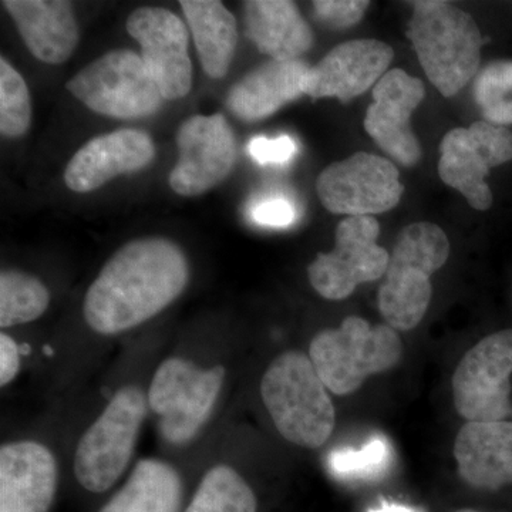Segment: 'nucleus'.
I'll list each match as a JSON object with an SVG mask.
<instances>
[{
  "instance_id": "obj_20",
  "label": "nucleus",
  "mask_w": 512,
  "mask_h": 512,
  "mask_svg": "<svg viewBox=\"0 0 512 512\" xmlns=\"http://www.w3.org/2000/svg\"><path fill=\"white\" fill-rule=\"evenodd\" d=\"M29 52L46 64H63L79 45L80 30L72 3L66 0H5Z\"/></svg>"
},
{
  "instance_id": "obj_24",
  "label": "nucleus",
  "mask_w": 512,
  "mask_h": 512,
  "mask_svg": "<svg viewBox=\"0 0 512 512\" xmlns=\"http://www.w3.org/2000/svg\"><path fill=\"white\" fill-rule=\"evenodd\" d=\"M183 493V480L171 464L144 458L99 512H181Z\"/></svg>"
},
{
  "instance_id": "obj_17",
  "label": "nucleus",
  "mask_w": 512,
  "mask_h": 512,
  "mask_svg": "<svg viewBox=\"0 0 512 512\" xmlns=\"http://www.w3.org/2000/svg\"><path fill=\"white\" fill-rule=\"evenodd\" d=\"M59 470L52 451L37 441H12L0 448V512H49Z\"/></svg>"
},
{
  "instance_id": "obj_19",
  "label": "nucleus",
  "mask_w": 512,
  "mask_h": 512,
  "mask_svg": "<svg viewBox=\"0 0 512 512\" xmlns=\"http://www.w3.org/2000/svg\"><path fill=\"white\" fill-rule=\"evenodd\" d=\"M461 480L478 491L512 485V421H467L454 443Z\"/></svg>"
},
{
  "instance_id": "obj_6",
  "label": "nucleus",
  "mask_w": 512,
  "mask_h": 512,
  "mask_svg": "<svg viewBox=\"0 0 512 512\" xmlns=\"http://www.w3.org/2000/svg\"><path fill=\"white\" fill-rule=\"evenodd\" d=\"M147 394L134 384L121 387L74 453V476L84 490L101 494L123 476L148 413Z\"/></svg>"
},
{
  "instance_id": "obj_35",
  "label": "nucleus",
  "mask_w": 512,
  "mask_h": 512,
  "mask_svg": "<svg viewBox=\"0 0 512 512\" xmlns=\"http://www.w3.org/2000/svg\"><path fill=\"white\" fill-rule=\"evenodd\" d=\"M454 512H483L480 510H476V508H460V510Z\"/></svg>"
},
{
  "instance_id": "obj_23",
  "label": "nucleus",
  "mask_w": 512,
  "mask_h": 512,
  "mask_svg": "<svg viewBox=\"0 0 512 512\" xmlns=\"http://www.w3.org/2000/svg\"><path fill=\"white\" fill-rule=\"evenodd\" d=\"M180 6L194 37L202 70L211 79H222L237 50V20L218 0H181Z\"/></svg>"
},
{
  "instance_id": "obj_8",
  "label": "nucleus",
  "mask_w": 512,
  "mask_h": 512,
  "mask_svg": "<svg viewBox=\"0 0 512 512\" xmlns=\"http://www.w3.org/2000/svg\"><path fill=\"white\" fill-rule=\"evenodd\" d=\"M222 366L200 367L183 357H168L151 380L148 407L160 417V433L168 444L190 443L207 420L224 386Z\"/></svg>"
},
{
  "instance_id": "obj_30",
  "label": "nucleus",
  "mask_w": 512,
  "mask_h": 512,
  "mask_svg": "<svg viewBox=\"0 0 512 512\" xmlns=\"http://www.w3.org/2000/svg\"><path fill=\"white\" fill-rule=\"evenodd\" d=\"M369 6L367 0H318L313 2V13L330 28L346 29L359 23Z\"/></svg>"
},
{
  "instance_id": "obj_1",
  "label": "nucleus",
  "mask_w": 512,
  "mask_h": 512,
  "mask_svg": "<svg viewBox=\"0 0 512 512\" xmlns=\"http://www.w3.org/2000/svg\"><path fill=\"white\" fill-rule=\"evenodd\" d=\"M188 281L187 256L175 242L134 239L111 255L90 285L84 319L100 335L137 328L180 298Z\"/></svg>"
},
{
  "instance_id": "obj_16",
  "label": "nucleus",
  "mask_w": 512,
  "mask_h": 512,
  "mask_svg": "<svg viewBox=\"0 0 512 512\" xmlns=\"http://www.w3.org/2000/svg\"><path fill=\"white\" fill-rule=\"evenodd\" d=\"M392 47L376 39H356L330 50L305 77L303 92L312 100L355 99L375 87L392 63Z\"/></svg>"
},
{
  "instance_id": "obj_33",
  "label": "nucleus",
  "mask_w": 512,
  "mask_h": 512,
  "mask_svg": "<svg viewBox=\"0 0 512 512\" xmlns=\"http://www.w3.org/2000/svg\"><path fill=\"white\" fill-rule=\"evenodd\" d=\"M20 370V350L18 343L9 335H0V386L13 382Z\"/></svg>"
},
{
  "instance_id": "obj_21",
  "label": "nucleus",
  "mask_w": 512,
  "mask_h": 512,
  "mask_svg": "<svg viewBox=\"0 0 512 512\" xmlns=\"http://www.w3.org/2000/svg\"><path fill=\"white\" fill-rule=\"evenodd\" d=\"M311 70L302 60H268L245 74L231 87L227 106L242 121H261L299 99L305 77Z\"/></svg>"
},
{
  "instance_id": "obj_27",
  "label": "nucleus",
  "mask_w": 512,
  "mask_h": 512,
  "mask_svg": "<svg viewBox=\"0 0 512 512\" xmlns=\"http://www.w3.org/2000/svg\"><path fill=\"white\" fill-rule=\"evenodd\" d=\"M474 100L485 121L497 126L512 124V62L487 64L474 82Z\"/></svg>"
},
{
  "instance_id": "obj_9",
  "label": "nucleus",
  "mask_w": 512,
  "mask_h": 512,
  "mask_svg": "<svg viewBox=\"0 0 512 512\" xmlns=\"http://www.w3.org/2000/svg\"><path fill=\"white\" fill-rule=\"evenodd\" d=\"M512 329L493 333L468 350L454 372L453 400L467 421L507 420L512 414Z\"/></svg>"
},
{
  "instance_id": "obj_34",
  "label": "nucleus",
  "mask_w": 512,
  "mask_h": 512,
  "mask_svg": "<svg viewBox=\"0 0 512 512\" xmlns=\"http://www.w3.org/2000/svg\"><path fill=\"white\" fill-rule=\"evenodd\" d=\"M370 512H417V511L412 510V508H409V507H402V505L383 504L382 507L377 508V510H372Z\"/></svg>"
},
{
  "instance_id": "obj_12",
  "label": "nucleus",
  "mask_w": 512,
  "mask_h": 512,
  "mask_svg": "<svg viewBox=\"0 0 512 512\" xmlns=\"http://www.w3.org/2000/svg\"><path fill=\"white\" fill-rule=\"evenodd\" d=\"M316 191L332 214L373 217L396 207L404 187L399 170L389 160L356 153L326 167L316 181Z\"/></svg>"
},
{
  "instance_id": "obj_10",
  "label": "nucleus",
  "mask_w": 512,
  "mask_h": 512,
  "mask_svg": "<svg viewBox=\"0 0 512 512\" xmlns=\"http://www.w3.org/2000/svg\"><path fill=\"white\" fill-rule=\"evenodd\" d=\"M441 180L464 195L478 211L490 210L493 192L485 183L491 168L512 160V131L480 120L448 131L441 141Z\"/></svg>"
},
{
  "instance_id": "obj_2",
  "label": "nucleus",
  "mask_w": 512,
  "mask_h": 512,
  "mask_svg": "<svg viewBox=\"0 0 512 512\" xmlns=\"http://www.w3.org/2000/svg\"><path fill=\"white\" fill-rule=\"evenodd\" d=\"M261 396L276 430L299 447L319 448L332 436L336 413L311 357L288 350L261 380Z\"/></svg>"
},
{
  "instance_id": "obj_22",
  "label": "nucleus",
  "mask_w": 512,
  "mask_h": 512,
  "mask_svg": "<svg viewBox=\"0 0 512 512\" xmlns=\"http://www.w3.org/2000/svg\"><path fill=\"white\" fill-rule=\"evenodd\" d=\"M244 20L249 40L271 60H298L315 40L311 26L289 0H248Z\"/></svg>"
},
{
  "instance_id": "obj_14",
  "label": "nucleus",
  "mask_w": 512,
  "mask_h": 512,
  "mask_svg": "<svg viewBox=\"0 0 512 512\" xmlns=\"http://www.w3.org/2000/svg\"><path fill=\"white\" fill-rule=\"evenodd\" d=\"M127 32L141 46L143 62L164 100L187 96L192 86V63L183 20L171 10L146 6L128 16Z\"/></svg>"
},
{
  "instance_id": "obj_5",
  "label": "nucleus",
  "mask_w": 512,
  "mask_h": 512,
  "mask_svg": "<svg viewBox=\"0 0 512 512\" xmlns=\"http://www.w3.org/2000/svg\"><path fill=\"white\" fill-rule=\"evenodd\" d=\"M403 355V342L389 325L372 326L348 316L338 329H325L309 348L313 366L330 393H355L367 377L392 369Z\"/></svg>"
},
{
  "instance_id": "obj_25",
  "label": "nucleus",
  "mask_w": 512,
  "mask_h": 512,
  "mask_svg": "<svg viewBox=\"0 0 512 512\" xmlns=\"http://www.w3.org/2000/svg\"><path fill=\"white\" fill-rule=\"evenodd\" d=\"M258 498L244 477L227 464L210 468L184 512H258Z\"/></svg>"
},
{
  "instance_id": "obj_7",
  "label": "nucleus",
  "mask_w": 512,
  "mask_h": 512,
  "mask_svg": "<svg viewBox=\"0 0 512 512\" xmlns=\"http://www.w3.org/2000/svg\"><path fill=\"white\" fill-rule=\"evenodd\" d=\"M66 89L87 109L119 120L153 116L164 101L143 57L126 49L111 50L93 60L74 74Z\"/></svg>"
},
{
  "instance_id": "obj_15",
  "label": "nucleus",
  "mask_w": 512,
  "mask_h": 512,
  "mask_svg": "<svg viewBox=\"0 0 512 512\" xmlns=\"http://www.w3.org/2000/svg\"><path fill=\"white\" fill-rule=\"evenodd\" d=\"M372 94L365 117L367 134L397 163L413 167L420 161L421 147L410 120L426 96L424 83L394 69L384 74Z\"/></svg>"
},
{
  "instance_id": "obj_32",
  "label": "nucleus",
  "mask_w": 512,
  "mask_h": 512,
  "mask_svg": "<svg viewBox=\"0 0 512 512\" xmlns=\"http://www.w3.org/2000/svg\"><path fill=\"white\" fill-rule=\"evenodd\" d=\"M248 153L261 165H284L291 163L298 153V146L286 134L276 138L255 137L249 141Z\"/></svg>"
},
{
  "instance_id": "obj_3",
  "label": "nucleus",
  "mask_w": 512,
  "mask_h": 512,
  "mask_svg": "<svg viewBox=\"0 0 512 512\" xmlns=\"http://www.w3.org/2000/svg\"><path fill=\"white\" fill-rule=\"evenodd\" d=\"M407 36L421 67L444 97L456 96L477 76L483 36L464 10L440 0L413 2Z\"/></svg>"
},
{
  "instance_id": "obj_28",
  "label": "nucleus",
  "mask_w": 512,
  "mask_h": 512,
  "mask_svg": "<svg viewBox=\"0 0 512 512\" xmlns=\"http://www.w3.org/2000/svg\"><path fill=\"white\" fill-rule=\"evenodd\" d=\"M32 123L28 84L22 74L0 59V133L9 138L25 136Z\"/></svg>"
},
{
  "instance_id": "obj_13",
  "label": "nucleus",
  "mask_w": 512,
  "mask_h": 512,
  "mask_svg": "<svg viewBox=\"0 0 512 512\" xmlns=\"http://www.w3.org/2000/svg\"><path fill=\"white\" fill-rule=\"evenodd\" d=\"M177 148L168 183L183 197H197L220 185L237 160L234 131L221 113L188 117L178 128Z\"/></svg>"
},
{
  "instance_id": "obj_4",
  "label": "nucleus",
  "mask_w": 512,
  "mask_h": 512,
  "mask_svg": "<svg viewBox=\"0 0 512 512\" xmlns=\"http://www.w3.org/2000/svg\"><path fill=\"white\" fill-rule=\"evenodd\" d=\"M450 241L431 222H416L397 238L380 286L379 311L387 325L407 332L420 325L431 301V275L446 265Z\"/></svg>"
},
{
  "instance_id": "obj_26",
  "label": "nucleus",
  "mask_w": 512,
  "mask_h": 512,
  "mask_svg": "<svg viewBox=\"0 0 512 512\" xmlns=\"http://www.w3.org/2000/svg\"><path fill=\"white\" fill-rule=\"evenodd\" d=\"M50 305V292L36 276L16 269L0 274V328L39 319Z\"/></svg>"
},
{
  "instance_id": "obj_11",
  "label": "nucleus",
  "mask_w": 512,
  "mask_h": 512,
  "mask_svg": "<svg viewBox=\"0 0 512 512\" xmlns=\"http://www.w3.org/2000/svg\"><path fill=\"white\" fill-rule=\"evenodd\" d=\"M380 225L373 217H348L336 229L332 252L318 254L309 265V282L320 296L342 301L357 286L386 275L390 255L377 244Z\"/></svg>"
},
{
  "instance_id": "obj_29",
  "label": "nucleus",
  "mask_w": 512,
  "mask_h": 512,
  "mask_svg": "<svg viewBox=\"0 0 512 512\" xmlns=\"http://www.w3.org/2000/svg\"><path fill=\"white\" fill-rule=\"evenodd\" d=\"M390 460V448L384 439L369 441L362 450H339L330 457V466L340 476L372 477L382 473Z\"/></svg>"
},
{
  "instance_id": "obj_18",
  "label": "nucleus",
  "mask_w": 512,
  "mask_h": 512,
  "mask_svg": "<svg viewBox=\"0 0 512 512\" xmlns=\"http://www.w3.org/2000/svg\"><path fill=\"white\" fill-rule=\"evenodd\" d=\"M156 157V146L144 131L116 130L94 137L72 157L64 170V183L86 194L123 174L143 170Z\"/></svg>"
},
{
  "instance_id": "obj_31",
  "label": "nucleus",
  "mask_w": 512,
  "mask_h": 512,
  "mask_svg": "<svg viewBox=\"0 0 512 512\" xmlns=\"http://www.w3.org/2000/svg\"><path fill=\"white\" fill-rule=\"evenodd\" d=\"M248 215L261 227L286 228L295 222L296 208L282 195H268L252 202Z\"/></svg>"
}]
</instances>
